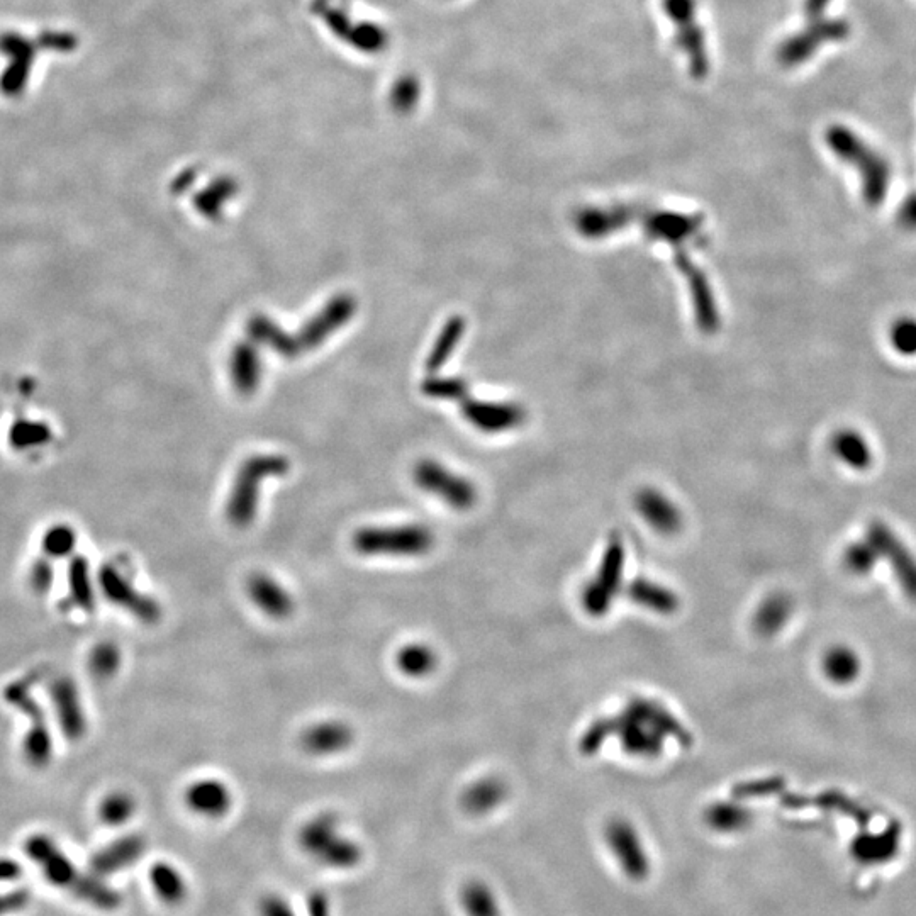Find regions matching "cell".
<instances>
[{
    "label": "cell",
    "mask_w": 916,
    "mask_h": 916,
    "mask_svg": "<svg viewBox=\"0 0 916 916\" xmlns=\"http://www.w3.org/2000/svg\"><path fill=\"white\" fill-rule=\"evenodd\" d=\"M41 547L48 559H72L75 548H77V533L73 531L72 526H51L43 535Z\"/></svg>",
    "instance_id": "cell-44"
},
{
    "label": "cell",
    "mask_w": 916,
    "mask_h": 916,
    "mask_svg": "<svg viewBox=\"0 0 916 916\" xmlns=\"http://www.w3.org/2000/svg\"><path fill=\"white\" fill-rule=\"evenodd\" d=\"M674 262H676L677 269L684 275V279L687 280V285H689L699 330L703 331V333H715L718 330L720 319H718V311H716L715 296L711 292L710 282L706 279V275L703 274V270L699 269L691 258L687 257L686 252L681 248L674 253Z\"/></svg>",
    "instance_id": "cell-16"
},
{
    "label": "cell",
    "mask_w": 916,
    "mask_h": 916,
    "mask_svg": "<svg viewBox=\"0 0 916 916\" xmlns=\"http://www.w3.org/2000/svg\"><path fill=\"white\" fill-rule=\"evenodd\" d=\"M291 464L282 455H253L241 465L226 501V520L235 528H248L257 518L262 486L269 479L282 477Z\"/></svg>",
    "instance_id": "cell-4"
},
{
    "label": "cell",
    "mask_w": 916,
    "mask_h": 916,
    "mask_svg": "<svg viewBox=\"0 0 916 916\" xmlns=\"http://www.w3.org/2000/svg\"><path fill=\"white\" fill-rule=\"evenodd\" d=\"M645 235L652 241H665L679 246L694 238L703 228L701 214H682L674 211H642Z\"/></svg>",
    "instance_id": "cell-18"
},
{
    "label": "cell",
    "mask_w": 916,
    "mask_h": 916,
    "mask_svg": "<svg viewBox=\"0 0 916 916\" xmlns=\"http://www.w3.org/2000/svg\"><path fill=\"white\" fill-rule=\"evenodd\" d=\"M823 672L830 681L840 686L854 682L861 672V659L854 650L844 645H837L828 650L822 662Z\"/></svg>",
    "instance_id": "cell-39"
},
{
    "label": "cell",
    "mask_w": 916,
    "mask_h": 916,
    "mask_svg": "<svg viewBox=\"0 0 916 916\" xmlns=\"http://www.w3.org/2000/svg\"><path fill=\"white\" fill-rule=\"evenodd\" d=\"M889 341L894 350L903 355V357H915L916 355V319L900 318L894 321L891 330H889Z\"/></svg>",
    "instance_id": "cell-47"
},
{
    "label": "cell",
    "mask_w": 916,
    "mask_h": 916,
    "mask_svg": "<svg viewBox=\"0 0 916 916\" xmlns=\"http://www.w3.org/2000/svg\"><path fill=\"white\" fill-rule=\"evenodd\" d=\"M832 452L850 469L866 470L872 465L871 445L859 431H837L832 438Z\"/></svg>",
    "instance_id": "cell-36"
},
{
    "label": "cell",
    "mask_w": 916,
    "mask_h": 916,
    "mask_svg": "<svg viewBox=\"0 0 916 916\" xmlns=\"http://www.w3.org/2000/svg\"><path fill=\"white\" fill-rule=\"evenodd\" d=\"M626 596L640 608L657 613V615H674L679 609V598L669 587L645 577L633 579L626 587Z\"/></svg>",
    "instance_id": "cell-30"
},
{
    "label": "cell",
    "mask_w": 916,
    "mask_h": 916,
    "mask_svg": "<svg viewBox=\"0 0 916 916\" xmlns=\"http://www.w3.org/2000/svg\"><path fill=\"white\" fill-rule=\"evenodd\" d=\"M24 854L38 867L46 883L65 891H75L84 883L85 876L75 862L63 852L53 838L45 833H34L24 840Z\"/></svg>",
    "instance_id": "cell-11"
},
{
    "label": "cell",
    "mask_w": 916,
    "mask_h": 916,
    "mask_svg": "<svg viewBox=\"0 0 916 916\" xmlns=\"http://www.w3.org/2000/svg\"><path fill=\"white\" fill-rule=\"evenodd\" d=\"M635 508L652 530L672 537L682 528L681 509L657 489H643L635 498Z\"/></svg>",
    "instance_id": "cell-25"
},
{
    "label": "cell",
    "mask_w": 916,
    "mask_h": 916,
    "mask_svg": "<svg viewBox=\"0 0 916 916\" xmlns=\"http://www.w3.org/2000/svg\"><path fill=\"white\" fill-rule=\"evenodd\" d=\"M246 593L263 615L272 620H287L296 609L292 594L275 577L265 572H255L248 577Z\"/></svg>",
    "instance_id": "cell-21"
},
{
    "label": "cell",
    "mask_w": 916,
    "mask_h": 916,
    "mask_svg": "<svg viewBox=\"0 0 916 916\" xmlns=\"http://www.w3.org/2000/svg\"><path fill=\"white\" fill-rule=\"evenodd\" d=\"M29 582H31V587L36 593L50 591L51 584H53V569H51L48 557L34 562L31 572H29Z\"/></svg>",
    "instance_id": "cell-52"
},
{
    "label": "cell",
    "mask_w": 916,
    "mask_h": 916,
    "mask_svg": "<svg viewBox=\"0 0 916 916\" xmlns=\"http://www.w3.org/2000/svg\"><path fill=\"white\" fill-rule=\"evenodd\" d=\"M460 906L465 916H503L498 894L482 879H470L462 886Z\"/></svg>",
    "instance_id": "cell-35"
},
{
    "label": "cell",
    "mask_w": 916,
    "mask_h": 916,
    "mask_svg": "<svg viewBox=\"0 0 916 916\" xmlns=\"http://www.w3.org/2000/svg\"><path fill=\"white\" fill-rule=\"evenodd\" d=\"M148 883L163 905L179 906L187 900L189 886L179 867L167 861L153 862L148 871Z\"/></svg>",
    "instance_id": "cell-31"
},
{
    "label": "cell",
    "mask_w": 916,
    "mask_h": 916,
    "mask_svg": "<svg viewBox=\"0 0 916 916\" xmlns=\"http://www.w3.org/2000/svg\"><path fill=\"white\" fill-rule=\"evenodd\" d=\"M754 813L740 801H716L704 811V823L721 835L740 833L750 827Z\"/></svg>",
    "instance_id": "cell-32"
},
{
    "label": "cell",
    "mask_w": 916,
    "mask_h": 916,
    "mask_svg": "<svg viewBox=\"0 0 916 916\" xmlns=\"http://www.w3.org/2000/svg\"><path fill=\"white\" fill-rule=\"evenodd\" d=\"M353 740L355 733L345 721H319L302 732L301 747L314 757H328L350 749Z\"/></svg>",
    "instance_id": "cell-24"
},
{
    "label": "cell",
    "mask_w": 916,
    "mask_h": 916,
    "mask_svg": "<svg viewBox=\"0 0 916 916\" xmlns=\"http://www.w3.org/2000/svg\"><path fill=\"white\" fill-rule=\"evenodd\" d=\"M229 375L241 396H252L262 380V360L252 343H238L229 358Z\"/></svg>",
    "instance_id": "cell-29"
},
{
    "label": "cell",
    "mask_w": 916,
    "mask_h": 916,
    "mask_svg": "<svg viewBox=\"0 0 916 916\" xmlns=\"http://www.w3.org/2000/svg\"><path fill=\"white\" fill-rule=\"evenodd\" d=\"M24 876V869L11 857H0V884L19 883ZM31 901V893L26 888L6 889L0 891V916L16 915L23 911Z\"/></svg>",
    "instance_id": "cell-38"
},
{
    "label": "cell",
    "mask_w": 916,
    "mask_h": 916,
    "mask_svg": "<svg viewBox=\"0 0 916 916\" xmlns=\"http://www.w3.org/2000/svg\"><path fill=\"white\" fill-rule=\"evenodd\" d=\"M900 845V827L891 825L883 832H866L857 835L850 845V854L862 866H884L898 855Z\"/></svg>",
    "instance_id": "cell-26"
},
{
    "label": "cell",
    "mask_w": 916,
    "mask_h": 916,
    "mask_svg": "<svg viewBox=\"0 0 916 916\" xmlns=\"http://www.w3.org/2000/svg\"><path fill=\"white\" fill-rule=\"evenodd\" d=\"M435 533L426 525L364 526L353 535L355 552L364 557H423L435 548Z\"/></svg>",
    "instance_id": "cell-5"
},
{
    "label": "cell",
    "mask_w": 916,
    "mask_h": 916,
    "mask_svg": "<svg viewBox=\"0 0 916 916\" xmlns=\"http://www.w3.org/2000/svg\"><path fill=\"white\" fill-rule=\"evenodd\" d=\"M625 567V543L620 535H611L599 565L598 574L589 579L582 587L581 604L587 615L594 618L608 613L613 606L616 594L621 589Z\"/></svg>",
    "instance_id": "cell-10"
},
{
    "label": "cell",
    "mask_w": 916,
    "mask_h": 916,
    "mask_svg": "<svg viewBox=\"0 0 916 916\" xmlns=\"http://www.w3.org/2000/svg\"><path fill=\"white\" fill-rule=\"evenodd\" d=\"M879 555L869 540L855 542L845 550L844 564L855 576H867L876 567Z\"/></svg>",
    "instance_id": "cell-46"
},
{
    "label": "cell",
    "mask_w": 916,
    "mask_h": 916,
    "mask_svg": "<svg viewBox=\"0 0 916 916\" xmlns=\"http://www.w3.org/2000/svg\"><path fill=\"white\" fill-rule=\"evenodd\" d=\"M462 413L470 423L484 431V433H501L513 430L525 421V409L516 404L486 403V401H472L464 397Z\"/></svg>",
    "instance_id": "cell-23"
},
{
    "label": "cell",
    "mask_w": 916,
    "mask_h": 916,
    "mask_svg": "<svg viewBox=\"0 0 916 916\" xmlns=\"http://www.w3.org/2000/svg\"><path fill=\"white\" fill-rule=\"evenodd\" d=\"M146 852V840L140 833H128L114 838L90 857V871L95 876L106 877L126 871L141 861Z\"/></svg>",
    "instance_id": "cell-19"
},
{
    "label": "cell",
    "mask_w": 916,
    "mask_h": 916,
    "mask_svg": "<svg viewBox=\"0 0 916 916\" xmlns=\"http://www.w3.org/2000/svg\"><path fill=\"white\" fill-rule=\"evenodd\" d=\"M613 737H618L623 750L633 757L654 759L664 749V737L647 721L626 710L613 718Z\"/></svg>",
    "instance_id": "cell-17"
},
{
    "label": "cell",
    "mask_w": 916,
    "mask_h": 916,
    "mask_svg": "<svg viewBox=\"0 0 916 916\" xmlns=\"http://www.w3.org/2000/svg\"><path fill=\"white\" fill-rule=\"evenodd\" d=\"M308 916H331L330 894L324 889H313L306 898Z\"/></svg>",
    "instance_id": "cell-53"
},
{
    "label": "cell",
    "mask_w": 916,
    "mask_h": 916,
    "mask_svg": "<svg viewBox=\"0 0 916 916\" xmlns=\"http://www.w3.org/2000/svg\"><path fill=\"white\" fill-rule=\"evenodd\" d=\"M423 392L426 396L436 397V399H464L467 396V384L465 380L457 379H428L423 384Z\"/></svg>",
    "instance_id": "cell-49"
},
{
    "label": "cell",
    "mask_w": 916,
    "mask_h": 916,
    "mask_svg": "<svg viewBox=\"0 0 916 916\" xmlns=\"http://www.w3.org/2000/svg\"><path fill=\"white\" fill-rule=\"evenodd\" d=\"M625 710L630 711L632 715L638 716V718H642L643 721H647L648 725L657 730L664 738H674L677 742L682 743L684 747H689L693 742L689 732L682 727L681 721L677 720L671 711L654 701V699H630L626 704Z\"/></svg>",
    "instance_id": "cell-28"
},
{
    "label": "cell",
    "mask_w": 916,
    "mask_h": 916,
    "mask_svg": "<svg viewBox=\"0 0 916 916\" xmlns=\"http://www.w3.org/2000/svg\"><path fill=\"white\" fill-rule=\"evenodd\" d=\"M866 540L876 548L879 559L888 560L894 576L900 582L906 598L916 603V559L905 543L894 535L893 530L881 521H872L867 528Z\"/></svg>",
    "instance_id": "cell-14"
},
{
    "label": "cell",
    "mask_w": 916,
    "mask_h": 916,
    "mask_svg": "<svg viewBox=\"0 0 916 916\" xmlns=\"http://www.w3.org/2000/svg\"><path fill=\"white\" fill-rule=\"evenodd\" d=\"M896 218L901 228L916 233V192H911L903 199Z\"/></svg>",
    "instance_id": "cell-54"
},
{
    "label": "cell",
    "mask_w": 916,
    "mask_h": 916,
    "mask_svg": "<svg viewBox=\"0 0 916 916\" xmlns=\"http://www.w3.org/2000/svg\"><path fill=\"white\" fill-rule=\"evenodd\" d=\"M75 896L87 905L102 911L118 910L123 903L121 894L111 886L104 884L102 877L95 876V874L85 876L84 883L80 884V888L75 891Z\"/></svg>",
    "instance_id": "cell-41"
},
{
    "label": "cell",
    "mask_w": 916,
    "mask_h": 916,
    "mask_svg": "<svg viewBox=\"0 0 916 916\" xmlns=\"http://www.w3.org/2000/svg\"><path fill=\"white\" fill-rule=\"evenodd\" d=\"M56 723L68 740H80L87 732V713L79 686L72 677H55L48 686Z\"/></svg>",
    "instance_id": "cell-15"
},
{
    "label": "cell",
    "mask_w": 916,
    "mask_h": 916,
    "mask_svg": "<svg viewBox=\"0 0 916 916\" xmlns=\"http://www.w3.org/2000/svg\"><path fill=\"white\" fill-rule=\"evenodd\" d=\"M781 777H771V779H762V781L745 782L742 786H737L733 794L735 798H752V796H766V794L777 793L782 788Z\"/></svg>",
    "instance_id": "cell-50"
},
{
    "label": "cell",
    "mask_w": 916,
    "mask_h": 916,
    "mask_svg": "<svg viewBox=\"0 0 916 916\" xmlns=\"http://www.w3.org/2000/svg\"><path fill=\"white\" fill-rule=\"evenodd\" d=\"M508 784L501 777L487 776L467 786L460 796L462 810L470 816H486L508 799Z\"/></svg>",
    "instance_id": "cell-27"
},
{
    "label": "cell",
    "mask_w": 916,
    "mask_h": 916,
    "mask_svg": "<svg viewBox=\"0 0 916 916\" xmlns=\"http://www.w3.org/2000/svg\"><path fill=\"white\" fill-rule=\"evenodd\" d=\"M95 581L109 603L124 609L129 615L135 616L136 620L153 625L162 618L160 603L136 586L135 579L123 565L107 562L102 565Z\"/></svg>",
    "instance_id": "cell-8"
},
{
    "label": "cell",
    "mask_w": 916,
    "mask_h": 916,
    "mask_svg": "<svg viewBox=\"0 0 916 916\" xmlns=\"http://www.w3.org/2000/svg\"><path fill=\"white\" fill-rule=\"evenodd\" d=\"M258 915L260 916H297L296 911L292 908L291 903L282 898L280 894L269 893L263 896L258 903Z\"/></svg>",
    "instance_id": "cell-51"
},
{
    "label": "cell",
    "mask_w": 916,
    "mask_h": 916,
    "mask_svg": "<svg viewBox=\"0 0 916 916\" xmlns=\"http://www.w3.org/2000/svg\"><path fill=\"white\" fill-rule=\"evenodd\" d=\"M4 698L7 704L23 713L29 721L28 732L23 740L24 760L36 769L48 766L53 759V737L45 710L34 696L31 681H12L4 691Z\"/></svg>",
    "instance_id": "cell-7"
},
{
    "label": "cell",
    "mask_w": 916,
    "mask_h": 916,
    "mask_svg": "<svg viewBox=\"0 0 916 916\" xmlns=\"http://www.w3.org/2000/svg\"><path fill=\"white\" fill-rule=\"evenodd\" d=\"M355 309L357 301L348 294H340L333 297L314 318L309 319L296 335L282 330L279 324L263 314L253 316L246 330L255 343L272 348L280 357L296 358L323 345L335 331L352 319Z\"/></svg>",
    "instance_id": "cell-1"
},
{
    "label": "cell",
    "mask_w": 916,
    "mask_h": 916,
    "mask_svg": "<svg viewBox=\"0 0 916 916\" xmlns=\"http://www.w3.org/2000/svg\"><path fill=\"white\" fill-rule=\"evenodd\" d=\"M464 331L465 321L464 318H460V316H453V318L445 324V328H443L442 333L438 336L435 347L431 350L430 357L426 360V369H428L430 374H436L438 370L442 369L443 364L447 362L453 350L457 348L458 341L464 336Z\"/></svg>",
    "instance_id": "cell-42"
},
{
    "label": "cell",
    "mask_w": 916,
    "mask_h": 916,
    "mask_svg": "<svg viewBox=\"0 0 916 916\" xmlns=\"http://www.w3.org/2000/svg\"><path fill=\"white\" fill-rule=\"evenodd\" d=\"M123 654L114 643L102 642L92 648L89 655V671L97 679H111L121 669Z\"/></svg>",
    "instance_id": "cell-45"
},
{
    "label": "cell",
    "mask_w": 916,
    "mask_h": 916,
    "mask_svg": "<svg viewBox=\"0 0 916 916\" xmlns=\"http://www.w3.org/2000/svg\"><path fill=\"white\" fill-rule=\"evenodd\" d=\"M236 190L238 187L235 180L219 179L206 192H202L201 196H197L196 207L207 219L218 221L223 214L224 204L235 197Z\"/></svg>",
    "instance_id": "cell-43"
},
{
    "label": "cell",
    "mask_w": 916,
    "mask_h": 916,
    "mask_svg": "<svg viewBox=\"0 0 916 916\" xmlns=\"http://www.w3.org/2000/svg\"><path fill=\"white\" fill-rule=\"evenodd\" d=\"M604 840L620 871L632 881H643L650 874V857L643 838L632 822L615 818L604 828Z\"/></svg>",
    "instance_id": "cell-13"
},
{
    "label": "cell",
    "mask_w": 916,
    "mask_h": 916,
    "mask_svg": "<svg viewBox=\"0 0 916 916\" xmlns=\"http://www.w3.org/2000/svg\"><path fill=\"white\" fill-rule=\"evenodd\" d=\"M793 599L788 594L774 593L767 596L754 615V630L762 637H774L788 625L793 615Z\"/></svg>",
    "instance_id": "cell-34"
},
{
    "label": "cell",
    "mask_w": 916,
    "mask_h": 916,
    "mask_svg": "<svg viewBox=\"0 0 916 916\" xmlns=\"http://www.w3.org/2000/svg\"><path fill=\"white\" fill-rule=\"evenodd\" d=\"M297 842L309 859L333 871H352L364 861V850L357 840L341 832L340 820L331 811L309 818L299 830Z\"/></svg>",
    "instance_id": "cell-3"
},
{
    "label": "cell",
    "mask_w": 916,
    "mask_h": 916,
    "mask_svg": "<svg viewBox=\"0 0 916 916\" xmlns=\"http://www.w3.org/2000/svg\"><path fill=\"white\" fill-rule=\"evenodd\" d=\"M136 799L126 791H112L99 803L97 815L106 827H123L133 820L136 813Z\"/></svg>",
    "instance_id": "cell-40"
},
{
    "label": "cell",
    "mask_w": 916,
    "mask_h": 916,
    "mask_svg": "<svg viewBox=\"0 0 916 916\" xmlns=\"http://www.w3.org/2000/svg\"><path fill=\"white\" fill-rule=\"evenodd\" d=\"M609 737H613V718H599L587 727L579 742V749L584 755L596 754Z\"/></svg>",
    "instance_id": "cell-48"
},
{
    "label": "cell",
    "mask_w": 916,
    "mask_h": 916,
    "mask_svg": "<svg viewBox=\"0 0 916 916\" xmlns=\"http://www.w3.org/2000/svg\"><path fill=\"white\" fill-rule=\"evenodd\" d=\"M833 155L861 175L862 197L869 207H879L888 196L891 167L888 160L845 126H832L825 135Z\"/></svg>",
    "instance_id": "cell-2"
},
{
    "label": "cell",
    "mask_w": 916,
    "mask_h": 916,
    "mask_svg": "<svg viewBox=\"0 0 916 916\" xmlns=\"http://www.w3.org/2000/svg\"><path fill=\"white\" fill-rule=\"evenodd\" d=\"M832 0H805V29L784 41L777 50V60L782 67H798L808 62L816 51L827 43L844 41L850 26L840 19H827L825 11Z\"/></svg>",
    "instance_id": "cell-6"
},
{
    "label": "cell",
    "mask_w": 916,
    "mask_h": 916,
    "mask_svg": "<svg viewBox=\"0 0 916 916\" xmlns=\"http://www.w3.org/2000/svg\"><path fill=\"white\" fill-rule=\"evenodd\" d=\"M662 9L674 24L677 48L686 56L691 77L706 79L710 73V53L696 17V0H662Z\"/></svg>",
    "instance_id": "cell-9"
},
{
    "label": "cell",
    "mask_w": 916,
    "mask_h": 916,
    "mask_svg": "<svg viewBox=\"0 0 916 916\" xmlns=\"http://www.w3.org/2000/svg\"><path fill=\"white\" fill-rule=\"evenodd\" d=\"M68 598L84 613H92L95 608L97 584H95L89 560L84 555H73L67 572Z\"/></svg>",
    "instance_id": "cell-33"
},
{
    "label": "cell",
    "mask_w": 916,
    "mask_h": 916,
    "mask_svg": "<svg viewBox=\"0 0 916 916\" xmlns=\"http://www.w3.org/2000/svg\"><path fill=\"white\" fill-rule=\"evenodd\" d=\"M184 803L194 815L207 820H219L233 808V794L223 781L207 777L192 782L185 789Z\"/></svg>",
    "instance_id": "cell-22"
},
{
    "label": "cell",
    "mask_w": 916,
    "mask_h": 916,
    "mask_svg": "<svg viewBox=\"0 0 916 916\" xmlns=\"http://www.w3.org/2000/svg\"><path fill=\"white\" fill-rule=\"evenodd\" d=\"M642 207L620 206L587 207L576 214V228L579 235L589 240H599L613 235L616 231L630 226L642 214Z\"/></svg>",
    "instance_id": "cell-20"
},
{
    "label": "cell",
    "mask_w": 916,
    "mask_h": 916,
    "mask_svg": "<svg viewBox=\"0 0 916 916\" xmlns=\"http://www.w3.org/2000/svg\"><path fill=\"white\" fill-rule=\"evenodd\" d=\"M396 665L404 676L411 679H423L436 671L438 654L428 643H406L397 650Z\"/></svg>",
    "instance_id": "cell-37"
},
{
    "label": "cell",
    "mask_w": 916,
    "mask_h": 916,
    "mask_svg": "<svg viewBox=\"0 0 916 916\" xmlns=\"http://www.w3.org/2000/svg\"><path fill=\"white\" fill-rule=\"evenodd\" d=\"M414 482L421 491L442 499L443 503L457 511H467L477 503V489L462 475L443 467L435 460H421L413 472Z\"/></svg>",
    "instance_id": "cell-12"
}]
</instances>
